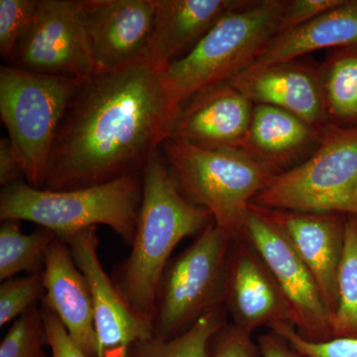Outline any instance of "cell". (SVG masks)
I'll return each instance as SVG.
<instances>
[{
	"instance_id": "cell-1",
	"label": "cell",
	"mask_w": 357,
	"mask_h": 357,
	"mask_svg": "<svg viewBox=\"0 0 357 357\" xmlns=\"http://www.w3.org/2000/svg\"><path fill=\"white\" fill-rule=\"evenodd\" d=\"M162 72L140 62L82 82L40 189H83L142 173L168 139L182 107Z\"/></svg>"
},
{
	"instance_id": "cell-2",
	"label": "cell",
	"mask_w": 357,
	"mask_h": 357,
	"mask_svg": "<svg viewBox=\"0 0 357 357\" xmlns=\"http://www.w3.org/2000/svg\"><path fill=\"white\" fill-rule=\"evenodd\" d=\"M211 222L210 211L178 189L161 149L155 152L142 171V202L130 253L110 275L134 311L152 321L160 281L173 251Z\"/></svg>"
},
{
	"instance_id": "cell-3",
	"label": "cell",
	"mask_w": 357,
	"mask_h": 357,
	"mask_svg": "<svg viewBox=\"0 0 357 357\" xmlns=\"http://www.w3.org/2000/svg\"><path fill=\"white\" fill-rule=\"evenodd\" d=\"M174 182L232 239L244 238L249 206L280 170L241 150L208 149L167 139L161 147Z\"/></svg>"
},
{
	"instance_id": "cell-4",
	"label": "cell",
	"mask_w": 357,
	"mask_h": 357,
	"mask_svg": "<svg viewBox=\"0 0 357 357\" xmlns=\"http://www.w3.org/2000/svg\"><path fill=\"white\" fill-rule=\"evenodd\" d=\"M142 202V173L105 184L49 191L22 180L2 188L0 220H26L55 232L59 239L107 225L131 245Z\"/></svg>"
},
{
	"instance_id": "cell-5",
	"label": "cell",
	"mask_w": 357,
	"mask_h": 357,
	"mask_svg": "<svg viewBox=\"0 0 357 357\" xmlns=\"http://www.w3.org/2000/svg\"><path fill=\"white\" fill-rule=\"evenodd\" d=\"M286 0H245L220 18L191 50L163 70L180 105L202 89L248 70L275 35Z\"/></svg>"
},
{
	"instance_id": "cell-6",
	"label": "cell",
	"mask_w": 357,
	"mask_h": 357,
	"mask_svg": "<svg viewBox=\"0 0 357 357\" xmlns=\"http://www.w3.org/2000/svg\"><path fill=\"white\" fill-rule=\"evenodd\" d=\"M82 82L0 67V116L32 187L43 184L59 128Z\"/></svg>"
},
{
	"instance_id": "cell-7",
	"label": "cell",
	"mask_w": 357,
	"mask_h": 357,
	"mask_svg": "<svg viewBox=\"0 0 357 357\" xmlns=\"http://www.w3.org/2000/svg\"><path fill=\"white\" fill-rule=\"evenodd\" d=\"M231 246L232 239L211 222L171 259L155 300V335L175 337L204 314L225 307Z\"/></svg>"
},
{
	"instance_id": "cell-8",
	"label": "cell",
	"mask_w": 357,
	"mask_h": 357,
	"mask_svg": "<svg viewBox=\"0 0 357 357\" xmlns=\"http://www.w3.org/2000/svg\"><path fill=\"white\" fill-rule=\"evenodd\" d=\"M252 204L276 210L357 217V126L326 128L314 153L275 176Z\"/></svg>"
},
{
	"instance_id": "cell-9",
	"label": "cell",
	"mask_w": 357,
	"mask_h": 357,
	"mask_svg": "<svg viewBox=\"0 0 357 357\" xmlns=\"http://www.w3.org/2000/svg\"><path fill=\"white\" fill-rule=\"evenodd\" d=\"M8 66L77 81L95 75L81 2L39 0L31 28Z\"/></svg>"
},
{
	"instance_id": "cell-10",
	"label": "cell",
	"mask_w": 357,
	"mask_h": 357,
	"mask_svg": "<svg viewBox=\"0 0 357 357\" xmlns=\"http://www.w3.org/2000/svg\"><path fill=\"white\" fill-rule=\"evenodd\" d=\"M244 236L262 258L292 307L300 337L314 342L332 340L333 312L314 275L280 230L249 206Z\"/></svg>"
},
{
	"instance_id": "cell-11",
	"label": "cell",
	"mask_w": 357,
	"mask_h": 357,
	"mask_svg": "<svg viewBox=\"0 0 357 357\" xmlns=\"http://www.w3.org/2000/svg\"><path fill=\"white\" fill-rule=\"evenodd\" d=\"M61 241L70 246L77 267L91 286L98 357H128L134 344L154 337L152 321L129 306L112 276L105 272L98 255L96 227L82 230Z\"/></svg>"
},
{
	"instance_id": "cell-12",
	"label": "cell",
	"mask_w": 357,
	"mask_h": 357,
	"mask_svg": "<svg viewBox=\"0 0 357 357\" xmlns=\"http://www.w3.org/2000/svg\"><path fill=\"white\" fill-rule=\"evenodd\" d=\"M96 73L144 62L157 0H79Z\"/></svg>"
},
{
	"instance_id": "cell-13",
	"label": "cell",
	"mask_w": 357,
	"mask_h": 357,
	"mask_svg": "<svg viewBox=\"0 0 357 357\" xmlns=\"http://www.w3.org/2000/svg\"><path fill=\"white\" fill-rule=\"evenodd\" d=\"M250 208L286 237L314 275L321 295L335 317L347 215L276 210L252 203Z\"/></svg>"
},
{
	"instance_id": "cell-14",
	"label": "cell",
	"mask_w": 357,
	"mask_h": 357,
	"mask_svg": "<svg viewBox=\"0 0 357 357\" xmlns=\"http://www.w3.org/2000/svg\"><path fill=\"white\" fill-rule=\"evenodd\" d=\"M225 307L231 324L250 333L261 326H296L292 307L245 236L232 241Z\"/></svg>"
},
{
	"instance_id": "cell-15",
	"label": "cell",
	"mask_w": 357,
	"mask_h": 357,
	"mask_svg": "<svg viewBox=\"0 0 357 357\" xmlns=\"http://www.w3.org/2000/svg\"><path fill=\"white\" fill-rule=\"evenodd\" d=\"M255 103L229 82L195 93L181 107L168 139L208 149L241 150Z\"/></svg>"
},
{
	"instance_id": "cell-16",
	"label": "cell",
	"mask_w": 357,
	"mask_h": 357,
	"mask_svg": "<svg viewBox=\"0 0 357 357\" xmlns=\"http://www.w3.org/2000/svg\"><path fill=\"white\" fill-rule=\"evenodd\" d=\"M229 83L255 105L286 110L319 130L331 126L318 63L298 59L264 69L246 70Z\"/></svg>"
},
{
	"instance_id": "cell-17",
	"label": "cell",
	"mask_w": 357,
	"mask_h": 357,
	"mask_svg": "<svg viewBox=\"0 0 357 357\" xmlns=\"http://www.w3.org/2000/svg\"><path fill=\"white\" fill-rule=\"evenodd\" d=\"M45 296L40 305L57 314L75 344L89 357H98L93 294L88 278L65 241L56 238L43 270Z\"/></svg>"
},
{
	"instance_id": "cell-18",
	"label": "cell",
	"mask_w": 357,
	"mask_h": 357,
	"mask_svg": "<svg viewBox=\"0 0 357 357\" xmlns=\"http://www.w3.org/2000/svg\"><path fill=\"white\" fill-rule=\"evenodd\" d=\"M245 0H157L153 31L144 62L165 70L191 50L225 13Z\"/></svg>"
},
{
	"instance_id": "cell-19",
	"label": "cell",
	"mask_w": 357,
	"mask_h": 357,
	"mask_svg": "<svg viewBox=\"0 0 357 357\" xmlns=\"http://www.w3.org/2000/svg\"><path fill=\"white\" fill-rule=\"evenodd\" d=\"M324 132L286 110L255 105L241 151L285 172L314 153Z\"/></svg>"
},
{
	"instance_id": "cell-20",
	"label": "cell",
	"mask_w": 357,
	"mask_h": 357,
	"mask_svg": "<svg viewBox=\"0 0 357 357\" xmlns=\"http://www.w3.org/2000/svg\"><path fill=\"white\" fill-rule=\"evenodd\" d=\"M354 47H357V0H342L306 24L274 36L244 72L291 62L323 49Z\"/></svg>"
},
{
	"instance_id": "cell-21",
	"label": "cell",
	"mask_w": 357,
	"mask_h": 357,
	"mask_svg": "<svg viewBox=\"0 0 357 357\" xmlns=\"http://www.w3.org/2000/svg\"><path fill=\"white\" fill-rule=\"evenodd\" d=\"M321 86L331 126H357V47L332 50L321 64Z\"/></svg>"
},
{
	"instance_id": "cell-22",
	"label": "cell",
	"mask_w": 357,
	"mask_h": 357,
	"mask_svg": "<svg viewBox=\"0 0 357 357\" xmlns=\"http://www.w3.org/2000/svg\"><path fill=\"white\" fill-rule=\"evenodd\" d=\"M0 225V281L18 274L43 273L47 255L57 236L38 227L29 234H23L18 220H4Z\"/></svg>"
},
{
	"instance_id": "cell-23",
	"label": "cell",
	"mask_w": 357,
	"mask_h": 357,
	"mask_svg": "<svg viewBox=\"0 0 357 357\" xmlns=\"http://www.w3.org/2000/svg\"><path fill=\"white\" fill-rule=\"evenodd\" d=\"M227 310L218 307L173 337L154 335L136 342L128 357H208L211 340L227 323Z\"/></svg>"
},
{
	"instance_id": "cell-24",
	"label": "cell",
	"mask_w": 357,
	"mask_h": 357,
	"mask_svg": "<svg viewBox=\"0 0 357 357\" xmlns=\"http://www.w3.org/2000/svg\"><path fill=\"white\" fill-rule=\"evenodd\" d=\"M338 302L333 338H357V217L347 215L344 248L338 272Z\"/></svg>"
},
{
	"instance_id": "cell-25",
	"label": "cell",
	"mask_w": 357,
	"mask_h": 357,
	"mask_svg": "<svg viewBox=\"0 0 357 357\" xmlns=\"http://www.w3.org/2000/svg\"><path fill=\"white\" fill-rule=\"evenodd\" d=\"M40 305L15 319L0 344V357H48Z\"/></svg>"
},
{
	"instance_id": "cell-26",
	"label": "cell",
	"mask_w": 357,
	"mask_h": 357,
	"mask_svg": "<svg viewBox=\"0 0 357 357\" xmlns=\"http://www.w3.org/2000/svg\"><path fill=\"white\" fill-rule=\"evenodd\" d=\"M39 0H0V56L9 65L31 28Z\"/></svg>"
},
{
	"instance_id": "cell-27",
	"label": "cell",
	"mask_w": 357,
	"mask_h": 357,
	"mask_svg": "<svg viewBox=\"0 0 357 357\" xmlns=\"http://www.w3.org/2000/svg\"><path fill=\"white\" fill-rule=\"evenodd\" d=\"M45 296L43 273L25 274L1 282L0 285V326L29 311Z\"/></svg>"
},
{
	"instance_id": "cell-28",
	"label": "cell",
	"mask_w": 357,
	"mask_h": 357,
	"mask_svg": "<svg viewBox=\"0 0 357 357\" xmlns=\"http://www.w3.org/2000/svg\"><path fill=\"white\" fill-rule=\"evenodd\" d=\"M270 331L285 338L291 347L306 357H357V338L337 337L326 342H309L300 337L294 326L288 324L275 325Z\"/></svg>"
},
{
	"instance_id": "cell-29",
	"label": "cell",
	"mask_w": 357,
	"mask_h": 357,
	"mask_svg": "<svg viewBox=\"0 0 357 357\" xmlns=\"http://www.w3.org/2000/svg\"><path fill=\"white\" fill-rule=\"evenodd\" d=\"M208 357H262L252 333L227 324L211 340Z\"/></svg>"
},
{
	"instance_id": "cell-30",
	"label": "cell",
	"mask_w": 357,
	"mask_h": 357,
	"mask_svg": "<svg viewBox=\"0 0 357 357\" xmlns=\"http://www.w3.org/2000/svg\"><path fill=\"white\" fill-rule=\"evenodd\" d=\"M342 1V0H286L276 35L291 31L306 24L321 14L337 6Z\"/></svg>"
},
{
	"instance_id": "cell-31",
	"label": "cell",
	"mask_w": 357,
	"mask_h": 357,
	"mask_svg": "<svg viewBox=\"0 0 357 357\" xmlns=\"http://www.w3.org/2000/svg\"><path fill=\"white\" fill-rule=\"evenodd\" d=\"M46 331L47 344L50 357H89L70 337L57 314L47 307L40 305Z\"/></svg>"
},
{
	"instance_id": "cell-32",
	"label": "cell",
	"mask_w": 357,
	"mask_h": 357,
	"mask_svg": "<svg viewBox=\"0 0 357 357\" xmlns=\"http://www.w3.org/2000/svg\"><path fill=\"white\" fill-rule=\"evenodd\" d=\"M24 176L22 162L10 138L0 139V185L2 188L21 181Z\"/></svg>"
},
{
	"instance_id": "cell-33",
	"label": "cell",
	"mask_w": 357,
	"mask_h": 357,
	"mask_svg": "<svg viewBox=\"0 0 357 357\" xmlns=\"http://www.w3.org/2000/svg\"><path fill=\"white\" fill-rule=\"evenodd\" d=\"M257 344L262 357H306L291 347L285 338L272 331L260 335Z\"/></svg>"
}]
</instances>
